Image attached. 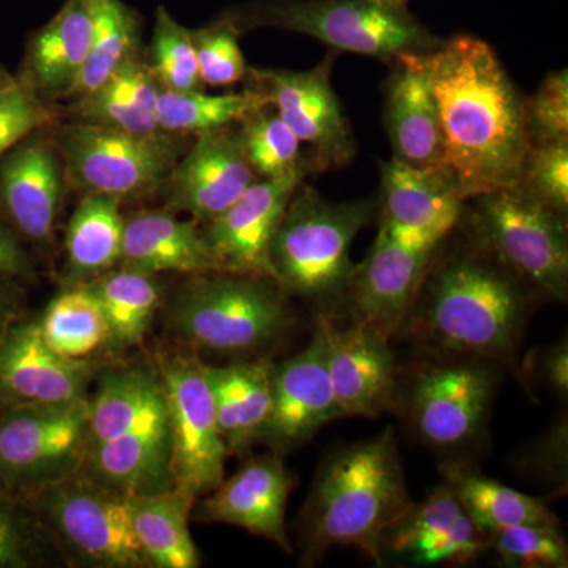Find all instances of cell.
<instances>
[{"label": "cell", "mask_w": 568, "mask_h": 568, "mask_svg": "<svg viewBox=\"0 0 568 568\" xmlns=\"http://www.w3.org/2000/svg\"><path fill=\"white\" fill-rule=\"evenodd\" d=\"M414 59L435 97L443 173L458 196L518 185L530 148L526 99L491 44L458 33Z\"/></svg>", "instance_id": "cell-1"}, {"label": "cell", "mask_w": 568, "mask_h": 568, "mask_svg": "<svg viewBox=\"0 0 568 568\" xmlns=\"http://www.w3.org/2000/svg\"><path fill=\"white\" fill-rule=\"evenodd\" d=\"M455 233L433 253L398 336L424 354L481 358L518 372L538 295L459 224Z\"/></svg>", "instance_id": "cell-2"}, {"label": "cell", "mask_w": 568, "mask_h": 568, "mask_svg": "<svg viewBox=\"0 0 568 568\" xmlns=\"http://www.w3.org/2000/svg\"><path fill=\"white\" fill-rule=\"evenodd\" d=\"M413 500L394 428L331 452L302 508V566L335 547H354L383 566L384 538Z\"/></svg>", "instance_id": "cell-3"}, {"label": "cell", "mask_w": 568, "mask_h": 568, "mask_svg": "<svg viewBox=\"0 0 568 568\" xmlns=\"http://www.w3.org/2000/svg\"><path fill=\"white\" fill-rule=\"evenodd\" d=\"M375 211L368 200L331 203L302 182L271 244L272 272L284 293L312 302L316 313L338 315L357 265L351 246Z\"/></svg>", "instance_id": "cell-4"}, {"label": "cell", "mask_w": 568, "mask_h": 568, "mask_svg": "<svg viewBox=\"0 0 568 568\" xmlns=\"http://www.w3.org/2000/svg\"><path fill=\"white\" fill-rule=\"evenodd\" d=\"M168 323L193 353L248 358L290 334L295 320L275 280L212 272L193 275L174 298Z\"/></svg>", "instance_id": "cell-5"}, {"label": "cell", "mask_w": 568, "mask_h": 568, "mask_svg": "<svg viewBox=\"0 0 568 568\" xmlns=\"http://www.w3.org/2000/svg\"><path fill=\"white\" fill-rule=\"evenodd\" d=\"M428 355L398 368L394 410L424 446L462 455L487 435L499 365L463 355Z\"/></svg>", "instance_id": "cell-6"}, {"label": "cell", "mask_w": 568, "mask_h": 568, "mask_svg": "<svg viewBox=\"0 0 568 568\" xmlns=\"http://www.w3.org/2000/svg\"><path fill=\"white\" fill-rule=\"evenodd\" d=\"M227 14L241 32L275 28L304 33L335 51L390 65L399 55L422 54L443 41L407 7L383 0H268Z\"/></svg>", "instance_id": "cell-7"}, {"label": "cell", "mask_w": 568, "mask_h": 568, "mask_svg": "<svg viewBox=\"0 0 568 568\" xmlns=\"http://www.w3.org/2000/svg\"><path fill=\"white\" fill-rule=\"evenodd\" d=\"M458 224L538 297L566 304L567 215L511 185L465 201Z\"/></svg>", "instance_id": "cell-8"}, {"label": "cell", "mask_w": 568, "mask_h": 568, "mask_svg": "<svg viewBox=\"0 0 568 568\" xmlns=\"http://www.w3.org/2000/svg\"><path fill=\"white\" fill-rule=\"evenodd\" d=\"M22 497L63 559L95 568H151L134 534L129 493L80 469Z\"/></svg>", "instance_id": "cell-9"}, {"label": "cell", "mask_w": 568, "mask_h": 568, "mask_svg": "<svg viewBox=\"0 0 568 568\" xmlns=\"http://www.w3.org/2000/svg\"><path fill=\"white\" fill-rule=\"evenodd\" d=\"M52 144L73 186L122 201L163 186L183 152L179 134H133L77 121L58 129Z\"/></svg>", "instance_id": "cell-10"}, {"label": "cell", "mask_w": 568, "mask_h": 568, "mask_svg": "<svg viewBox=\"0 0 568 568\" xmlns=\"http://www.w3.org/2000/svg\"><path fill=\"white\" fill-rule=\"evenodd\" d=\"M88 398L0 407V487L26 496L78 473L89 428Z\"/></svg>", "instance_id": "cell-11"}, {"label": "cell", "mask_w": 568, "mask_h": 568, "mask_svg": "<svg viewBox=\"0 0 568 568\" xmlns=\"http://www.w3.org/2000/svg\"><path fill=\"white\" fill-rule=\"evenodd\" d=\"M166 402L174 487L196 499L219 487L227 454L204 362L196 353L166 355L156 366Z\"/></svg>", "instance_id": "cell-12"}, {"label": "cell", "mask_w": 568, "mask_h": 568, "mask_svg": "<svg viewBox=\"0 0 568 568\" xmlns=\"http://www.w3.org/2000/svg\"><path fill=\"white\" fill-rule=\"evenodd\" d=\"M443 239L379 220L375 245L355 265L339 310L353 323L396 338Z\"/></svg>", "instance_id": "cell-13"}, {"label": "cell", "mask_w": 568, "mask_h": 568, "mask_svg": "<svg viewBox=\"0 0 568 568\" xmlns=\"http://www.w3.org/2000/svg\"><path fill=\"white\" fill-rule=\"evenodd\" d=\"M334 54L315 69L246 71L248 91L274 108L302 144L310 145L312 171L345 168L355 156V140L342 103L332 88Z\"/></svg>", "instance_id": "cell-14"}, {"label": "cell", "mask_w": 568, "mask_h": 568, "mask_svg": "<svg viewBox=\"0 0 568 568\" xmlns=\"http://www.w3.org/2000/svg\"><path fill=\"white\" fill-rule=\"evenodd\" d=\"M246 160L237 123L196 134L163 183L166 211L211 222L256 182Z\"/></svg>", "instance_id": "cell-15"}, {"label": "cell", "mask_w": 568, "mask_h": 568, "mask_svg": "<svg viewBox=\"0 0 568 568\" xmlns=\"http://www.w3.org/2000/svg\"><path fill=\"white\" fill-rule=\"evenodd\" d=\"M342 418L325 361V336L320 317L304 351L274 364L272 409L263 443L284 455L304 446L324 425Z\"/></svg>", "instance_id": "cell-16"}, {"label": "cell", "mask_w": 568, "mask_h": 568, "mask_svg": "<svg viewBox=\"0 0 568 568\" xmlns=\"http://www.w3.org/2000/svg\"><path fill=\"white\" fill-rule=\"evenodd\" d=\"M324 327L325 361L343 417H377L394 410L398 365L392 339L349 321L316 313Z\"/></svg>", "instance_id": "cell-17"}, {"label": "cell", "mask_w": 568, "mask_h": 568, "mask_svg": "<svg viewBox=\"0 0 568 568\" xmlns=\"http://www.w3.org/2000/svg\"><path fill=\"white\" fill-rule=\"evenodd\" d=\"M294 484L283 455L276 452L261 455L200 497L192 518L204 525L235 526L272 541L291 555L293 545L286 532V508Z\"/></svg>", "instance_id": "cell-18"}, {"label": "cell", "mask_w": 568, "mask_h": 568, "mask_svg": "<svg viewBox=\"0 0 568 568\" xmlns=\"http://www.w3.org/2000/svg\"><path fill=\"white\" fill-rule=\"evenodd\" d=\"M93 373L91 362L55 353L33 317H20L0 336V407L88 398Z\"/></svg>", "instance_id": "cell-19"}, {"label": "cell", "mask_w": 568, "mask_h": 568, "mask_svg": "<svg viewBox=\"0 0 568 568\" xmlns=\"http://www.w3.org/2000/svg\"><path fill=\"white\" fill-rule=\"evenodd\" d=\"M305 175L256 181L231 207L204 223L205 244L220 271L274 278L271 244L291 197Z\"/></svg>", "instance_id": "cell-20"}, {"label": "cell", "mask_w": 568, "mask_h": 568, "mask_svg": "<svg viewBox=\"0 0 568 568\" xmlns=\"http://www.w3.org/2000/svg\"><path fill=\"white\" fill-rule=\"evenodd\" d=\"M63 164L52 142L26 138L0 164V204L18 233L50 241L61 212Z\"/></svg>", "instance_id": "cell-21"}, {"label": "cell", "mask_w": 568, "mask_h": 568, "mask_svg": "<svg viewBox=\"0 0 568 568\" xmlns=\"http://www.w3.org/2000/svg\"><path fill=\"white\" fill-rule=\"evenodd\" d=\"M200 224L166 209L134 213L125 219L119 267L148 275L222 272Z\"/></svg>", "instance_id": "cell-22"}, {"label": "cell", "mask_w": 568, "mask_h": 568, "mask_svg": "<svg viewBox=\"0 0 568 568\" xmlns=\"http://www.w3.org/2000/svg\"><path fill=\"white\" fill-rule=\"evenodd\" d=\"M392 65L384 118L394 159L443 171L439 114L424 70L414 54L399 55Z\"/></svg>", "instance_id": "cell-23"}, {"label": "cell", "mask_w": 568, "mask_h": 568, "mask_svg": "<svg viewBox=\"0 0 568 568\" xmlns=\"http://www.w3.org/2000/svg\"><path fill=\"white\" fill-rule=\"evenodd\" d=\"M272 369L274 364L264 357L227 365L204 362L216 422L230 457L246 454L263 439L272 409Z\"/></svg>", "instance_id": "cell-24"}, {"label": "cell", "mask_w": 568, "mask_h": 568, "mask_svg": "<svg viewBox=\"0 0 568 568\" xmlns=\"http://www.w3.org/2000/svg\"><path fill=\"white\" fill-rule=\"evenodd\" d=\"M93 22L88 0H67L29 43L26 55V88L41 100L67 99L88 61Z\"/></svg>", "instance_id": "cell-25"}, {"label": "cell", "mask_w": 568, "mask_h": 568, "mask_svg": "<svg viewBox=\"0 0 568 568\" xmlns=\"http://www.w3.org/2000/svg\"><path fill=\"white\" fill-rule=\"evenodd\" d=\"M381 185L379 220L436 237L457 226L465 201L443 171L392 159L381 168Z\"/></svg>", "instance_id": "cell-26"}, {"label": "cell", "mask_w": 568, "mask_h": 568, "mask_svg": "<svg viewBox=\"0 0 568 568\" xmlns=\"http://www.w3.org/2000/svg\"><path fill=\"white\" fill-rule=\"evenodd\" d=\"M162 85L140 52L130 55L110 77L69 108L71 119L133 134L159 133L156 106Z\"/></svg>", "instance_id": "cell-27"}, {"label": "cell", "mask_w": 568, "mask_h": 568, "mask_svg": "<svg viewBox=\"0 0 568 568\" xmlns=\"http://www.w3.org/2000/svg\"><path fill=\"white\" fill-rule=\"evenodd\" d=\"M196 500L178 487L130 495L134 534L151 568L201 566L200 551L190 530Z\"/></svg>", "instance_id": "cell-28"}, {"label": "cell", "mask_w": 568, "mask_h": 568, "mask_svg": "<svg viewBox=\"0 0 568 568\" xmlns=\"http://www.w3.org/2000/svg\"><path fill=\"white\" fill-rule=\"evenodd\" d=\"M122 200L84 194L65 233V274L70 284H84L119 267L125 216Z\"/></svg>", "instance_id": "cell-29"}, {"label": "cell", "mask_w": 568, "mask_h": 568, "mask_svg": "<svg viewBox=\"0 0 568 568\" xmlns=\"http://www.w3.org/2000/svg\"><path fill=\"white\" fill-rule=\"evenodd\" d=\"M439 470L467 515L484 532L517 525L560 528L559 518L544 500L481 476L462 459H447Z\"/></svg>", "instance_id": "cell-30"}, {"label": "cell", "mask_w": 568, "mask_h": 568, "mask_svg": "<svg viewBox=\"0 0 568 568\" xmlns=\"http://www.w3.org/2000/svg\"><path fill=\"white\" fill-rule=\"evenodd\" d=\"M84 284L102 306L110 328V351L141 345L162 304L156 275L118 267Z\"/></svg>", "instance_id": "cell-31"}, {"label": "cell", "mask_w": 568, "mask_h": 568, "mask_svg": "<svg viewBox=\"0 0 568 568\" xmlns=\"http://www.w3.org/2000/svg\"><path fill=\"white\" fill-rule=\"evenodd\" d=\"M39 324L44 342L63 357L91 362V355L110 349L102 306L85 284H70L52 298Z\"/></svg>", "instance_id": "cell-32"}, {"label": "cell", "mask_w": 568, "mask_h": 568, "mask_svg": "<svg viewBox=\"0 0 568 568\" xmlns=\"http://www.w3.org/2000/svg\"><path fill=\"white\" fill-rule=\"evenodd\" d=\"M93 32L91 51L67 99H80L102 84L130 55L140 52V18L122 0H88Z\"/></svg>", "instance_id": "cell-33"}, {"label": "cell", "mask_w": 568, "mask_h": 568, "mask_svg": "<svg viewBox=\"0 0 568 568\" xmlns=\"http://www.w3.org/2000/svg\"><path fill=\"white\" fill-rule=\"evenodd\" d=\"M264 106L248 89L241 93L209 95L203 91L163 89L156 106L159 130L170 134H196L237 123L248 112Z\"/></svg>", "instance_id": "cell-34"}, {"label": "cell", "mask_w": 568, "mask_h": 568, "mask_svg": "<svg viewBox=\"0 0 568 568\" xmlns=\"http://www.w3.org/2000/svg\"><path fill=\"white\" fill-rule=\"evenodd\" d=\"M246 160L261 179H282L312 173L302 156V142L274 108L260 106L237 122Z\"/></svg>", "instance_id": "cell-35"}, {"label": "cell", "mask_w": 568, "mask_h": 568, "mask_svg": "<svg viewBox=\"0 0 568 568\" xmlns=\"http://www.w3.org/2000/svg\"><path fill=\"white\" fill-rule=\"evenodd\" d=\"M62 558L39 514L24 497L0 487V568H40Z\"/></svg>", "instance_id": "cell-36"}, {"label": "cell", "mask_w": 568, "mask_h": 568, "mask_svg": "<svg viewBox=\"0 0 568 568\" xmlns=\"http://www.w3.org/2000/svg\"><path fill=\"white\" fill-rule=\"evenodd\" d=\"M148 65L163 89L200 91L204 85L197 70L193 32L179 24L164 7L156 10Z\"/></svg>", "instance_id": "cell-37"}, {"label": "cell", "mask_w": 568, "mask_h": 568, "mask_svg": "<svg viewBox=\"0 0 568 568\" xmlns=\"http://www.w3.org/2000/svg\"><path fill=\"white\" fill-rule=\"evenodd\" d=\"M489 549L500 566L511 568H566L568 547L556 526L517 525L488 534Z\"/></svg>", "instance_id": "cell-38"}, {"label": "cell", "mask_w": 568, "mask_h": 568, "mask_svg": "<svg viewBox=\"0 0 568 568\" xmlns=\"http://www.w3.org/2000/svg\"><path fill=\"white\" fill-rule=\"evenodd\" d=\"M465 511L454 489L444 481L426 496L424 503L410 504L405 515L388 530L384 538V562L386 556L403 558L418 541L450 528Z\"/></svg>", "instance_id": "cell-39"}, {"label": "cell", "mask_w": 568, "mask_h": 568, "mask_svg": "<svg viewBox=\"0 0 568 568\" xmlns=\"http://www.w3.org/2000/svg\"><path fill=\"white\" fill-rule=\"evenodd\" d=\"M193 32L196 48L197 70L203 84L213 88H226L244 80L246 67L244 52L239 47L237 26L230 14H223L219 21Z\"/></svg>", "instance_id": "cell-40"}, {"label": "cell", "mask_w": 568, "mask_h": 568, "mask_svg": "<svg viewBox=\"0 0 568 568\" xmlns=\"http://www.w3.org/2000/svg\"><path fill=\"white\" fill-rule=\"evenodd\" d=\"M518 185L552 211L568 212V140L530 142Z\"/></svg>", "instance_id": "cell-41"}, {"label": "cell", "mask_w": 568, "mask_h": 568, "mask_svg": "<svg viewBox=\"0 0 568 568\" xmlns=\"http://www.w3.org/2000/svg\"><path fill=\"white\" fill-rule=\"evenodd\" d=\"M567 462L568 422L566 416H560L532 443L519 450L514 465L521 476L549 488L552 496H562L568 485Z\"/></svg>", "instance_id": "cell-42"}, {"label": "cell", "mask_w": 568, "mask_h": 568, "mask_svg": "<svg viewBox=\"0 0 568 568\" xmlns=\"http://www.w3.org/2000/svg\"><path fill=\"white\" fill-rule=\"evenodd\" d=\"M488 549V534L465 511L450 528L416 545L405 559L414 566H466Z\"/></svg>", "instance_id": "cell-43"}, {"label": "cell", "mask_w": 568, "mask_h": 568, "mask_svg": "<svg viewBox=\"0 0 568 568\" xmlns=\"http://www.w3.org/2000/svg\"><path fill=\"white\" fill-rule=\"evenodd\" d=\"M54 122V111L20 80L0 91V159Z\"/></svg>", "instance_id": "cell-44"}, {"label": "cell", "mask_w": 568, "mask_h": 568, "mask_svg": "<svg viewBox=\"0 0 568 568\" xmlns=\"http://www.w3.org/2000/svg\"><path fill=\"white\" fill-rule=\"evenodd\" d=\"M530 142L568 140V70L549 73L526 99Z\"/></svg>", "instance_id": "cell-45"}, {"label": "cell", "mask_w": 568, "mask_h": 568, "mask_svg": "<svg viewBox=\"0 0 568 568\" xmlns=\"http://www.w3.org/2000/svg\"><path fill=\"white\" fill-rule=\"evenodd\" d=\"M529 369L525 373H537L538 383L541 386L566 399L568 395V342L567 336L552 343L545 349L538 351L534 358H530Z\"/></svg>", "instance_id": "cell-46"}, {"label": "cell", "mask_w": 568, "mask_h": 568, "mask_svg": "<svg viewBox=\"0 0 568 568\" xmlns=\"http://www.w3.org/2000/svg\"><path fill=\"white\" fill-rule=\"evenodd\" d=\"M31 274V264L24 250L18 244V239L7 227L0 226V275L28 276Z\"/></svg>", "instance_id": "cell-47"}, {"label": "cell", "mask_w": 568, "mask_h": 568, "mask_svg": "<svg viewBox=\"0 0 568 568\" xmlns=\"http://www.w3.org/2000/svg\"><path fill=\"white\" fill-rule=\"evenodd\" d=\"M24 316V293L13 276L0 275V336Z\"/></svg>", "instance_id": "cell-48"}, {"label": "cell", "mask_w": 568, "mask_h": 568, "mask_svg": "<svg viewBox=\"0 0 568 568\" xmlns=\"http://www.w3.org/2000/svg\"><path fill=\"white\" fill-rule=\"evenodd\" d=\"M18 80H14V78H11L7 71H3L0 69V91H3V89L10 88L11 84H14Z\"/></svg>", "instance_id": "cell-49"}, {"label": "cell", "mask_w": 568, "mask_h": 568, "mask_svg": "<svg viewBox=\"0 0 568 568\" xmlns=\"http://www.w3.org/2000/svg\"><path fill=\"white\" fill-rule=\"evenodd\" d=\"M383 2L390 3V6L407 7L409 0H383Z\"/></svg>", "instance_id": "cell-50"}]
</instances>
